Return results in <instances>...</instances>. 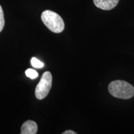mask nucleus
<instances>
[{
	"instance_id": "1",
	"label": "nucleus",
	"mask_w": 134,
	"mask_h": 134,
	"mask_svg": "<svg viewBox=\"0 0 134 134\" xmlns=\"http://www.w3.org/2000/svg\"><path fill=\"white\" fill-rule=\"evenodd\" d=\"M108 90L112 96L117 98L128 99L134 96V87L128 82L122 80L110 82Z\"/></svg>"
},
{
	"instance_id": "2",
	"label": "nucleus",
	"mask_w": 134,
	"mask_h": 134,
	"mask_svg": "<svg viewBox=\"0 0 134 134\" xmlns=\"http://www.w3.org/2000/svg\"><path fill=\"white\" fill-rule=\"evenodd\" d=\"M41 19L50 31L55 33L62 32L65 29V23L57 13L50 10H46L42 13Z\"/></svg>"
},
{
	"instance_id": "3",
	"label": "nucleus",
	"mask_w": 134,
	"mask_h": 134,
	"mask_svg": "<svg viewBox=\"0 0 134 134\" xmlns=\"http://www.w3.org/2000/svg\"><path fill=\"white\" fill-rule=\"evenodd\" d=\"M52 85V76L49 71L43 73L39 83L37 85L35 94L38 99L42 100L47 96Z\"/></svg>"
},
{
	"instance_id": "4",
	"label": "nucleus",
	"mask_w": 134,
	"mask_h": 134,
	"mask_svg": "<svg viewBox=\"0 0 134 134\" xmlns=\"http://www.w3.org/2000/svg\"><path fill=\"white\" fill-rule=\"evenodd\" d=\"M119 0H93L94 4L97 8L103 10H110L114 8Z\"/></svg>"
},
{
	"instance_id": "5",
	"label": "nucleus",
	"mask_w": 134,
	"mask_h": 134,
	"mask_svg": "<svg viewBox=\"0 0 134 134\" xmlns=\"http://www.w3.org/2000/svg\"><path fill=\"white\" fill-rule=\"evenodd\" d=\"M38 130L37 124L32 120H27L21 127V134H36Z\"/></svg>"
},
{
	"instance_id": "6",
	"label": "nucleus",
	"mask_w": 134,
	"mask_h": 134,
	"mask_svg": "<svg viewBox=\"0 0 134 134\" xmlns=\"http://www.w3.org/2000/svg\"><path fill=\"white\" fill-rule=\"evenodd\" d=\"M25 73H26V75L27 76L32 80L36 79L38 76L37 72L36 70L31 69V68H29V69L27 70L26 72H25Z\"/></svg>"
},
{
	"instance_id": "7",
	"label": "nucleus",
	"mask_w": 134,
	"mask_h": 134,
	"mask_svg": "<svg viewBox=\"0 0 134 134\" xmlns=\"http://www.w3.org/2000/svg\"><path fill=\"white\" fill-rule=\"evenodd\" d=\"M31 65H32V66L35 67L37 68H42L44 66L43 62H42L41 61H40L39 60H38L37 58L36 57H32L31 59Z\"/></svg>"
},
{
	"instance_id": "8",
	"label": "nucleus",
	"mask_w": 134,
	"mask_h": 134,
	"mask_svg": "<svg viewBox=\"0 0 134 134\" xmlns=\"http://www.w3.org/2000/svg\"><path fill=\"white\" fill-rule=\"evenodd\" d=\"M5 21H4V13H3V8L0 5V32L2 31L3 27L4 26Z\"/></svg>"
},
{
	"instance_id": "9",
	"label": "nucleus",
	"mask_w": 134,
	"mask_h": 134,
	"mask_svg": "<svg viewBox=\"0 0 134 134\" xmlns=\"http://www.w3.org/2000/svg\"><path fill=\"white\" fill-rule=\"evenodd\" d=\"M62 134H76V132H75L73 130H66V131L63 132Z\"/></svg>"
}]
</instances>
